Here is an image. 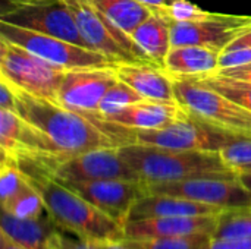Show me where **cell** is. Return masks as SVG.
<instances>
[{
	"instance_id": "obj_1",
	"label": "cell",
	"mask_w": 251,
	"mask_h": 249,
	"mask_svg": "<svg viewBox=\"0 0 251 249\" xmlns=\"http://www.w3.org/2000/svg\"><path fill=\"white\" fill-rule=\"evenodd\" d=\"M13 160L26 182L41 197L47 216L57 229L93 244L125 239L122 225L56 179L37 158L21 153Z\"/></svg>"
},
{
	"instance_id": "obj_2",
	"label": "cell",
	"mask_w": 251,
	"mask_h": 249,
	"mask_svg": "<svg viewBox=\"0 0 251 249\" xmlns=\"http://www.w3.org/2000/svg\"><path fill=\"white\" fill-rule=\"evenodd\" d=\"M13 90L16 113L51 141L59 157L82 154L97 148L118 147L85 114L54 101L31 95L15 87Z\"/></svg>"
},
{
	"instance_id": "obj_3",
	"label": "cell",
	"mask_w": 251,
	"mask_h": 249,
	"mask_svg": "<svg viewBox=\"0 0 251 249\" xmlns=\"http://www.w3.org/2000/svg\"><path fill=\"white\" fill-rule=\"evenodd\" d=\"M124 160L143 182H174L193 178H237L221 153L182 151L144 144L118 147Z\"/></svg>"
},
{
	"instance_id": "obj_4",
	"label": "cell",
	"mask_w": 251,
	"mask_h": 249,
	"mask_svg": "<svg viewBox=\"0 0 251 249\" xmlns=\"http://www.w3.org/2000/svg\"><path fill=\"white\" fill-rule=\"evenodd\" d=\"M171 76L174 79L175 100L190 114L222 131L251 138L249 109L191 76Z\"/></svg>"
},
{
	"instance_id": "obj_5",
	"label": "cell",
	"mask_w": 251,
	"mask_h": 249,
	"mask_svg": "<svg viewBox=\"0 0 251 249\" xmlns=\"http://www.w3.org/2000/svg\"><path fill=\"white\" fill-rule=\"evenodd\" d=\"M240 138L244 136L222 131L207 122H203L184 109V113L165 128L150 131H137L129 128L128 144L156 145L182 151L221 153L226 145L238 141Z\"/></svg>"
},
{
	"instance_id": "obj_6",
	"label": "cell",
	"mask_w": 251,
	"mask_h": 249,
	"mask_svg": "<svg viewBox=\"0 0 251 249\" xmlns=\"http://www.w3.org/2000/svg\"><path fill=\"white\" fill-rule=\"evenodd\" d=\"M66 69L0 37V78L31 95L57 103Z\"/></svg>"
},
{
	"instance_id": "obj_7",
	"label": "cell",
	"mask_w": 251,
	"mask_h": 249,
	"mask_svg": "<svg viewBox=\"0 0 251 249\" xmlns=\"http://www.w3.org/2000/svg\"><path fill=\"white\" fill-rule=\"evenodd\" d=\"M69 6L81 37L88 47L113 60L115 63L153 65L138 48L131 35L116 26L97 10L88 0H65Z\"/></svg>"
},
{
	"instance_id": "obj_8",
	"label": "cell",
	"mask_w": 251,
	"mask_h": 249,
	"mask_svg": "<svg viewBox=\"0 0 251 249\" xmlns=\"http://www.w3.org/2000/svg\"><path fill=\"white\" fill-rule=\"evenodd\" d=\"M29 156L37 158L54 178L63 181H141L138 173L119 154L118 147L97 148L65 157Z\"/></svg>"
},
{
	"instance_id": "obj_9",
	"label": "cell",
	"mask_w": 251,
	"mask_h": 249,
	"mask_svg": "<svg viewBox=\"0 0 251 249\" xmlns=\"http://www.w3.org/2000/svg\"><path fill=\"white\" fill-rule=\"evenodd\" d=\"M0 37L66 70L87 68H116L119 65L91 48H85L60 38L6 22H0Z\"/></svg>"
},
{
	"instance_id": "obj_10",
	"label": "cell",
	"mask_w": 251,
	"mask_h": 249,
	"mask_svg": "<svg viewBox=\"0 0 251 249\" xmlns=\"http://www.w3.org/2000/svg\"><path fill=\"white\" fill-rule=\"evenodd\" d=\"M0 22L12 23L90 48L81 37L76 21L65 0H29L16 3L10 10L1 13Z\"/></svg>"
},
{
	"instance_id": "obj_11",
	"label": "cell",
	"mask_w": 251,
	"mask_h": 249,
	"mask_svg": "<svg viewBox=\"0 0 251 249\" xmlns=\"http://www.w3.org/2000/svg\"><path fill=\"white\" fill-rule=\"evenodd\" d=\"M146 194L182 197L226 208L250 207L251 192L237 178H193L174 182H143Z\"/></svg>"
},
{
	"instance_id": "obj_12",
	"label": "cell",
	"mask_w": 251,
	"mask_h": 249,
	"mask_svg": "<svg viewBox=\"0 0 251 249\" xmlns=\"http://www.w3.org/2000/svg\"><path fill=\"white\" fill-rule=\"evenodd\" d=\"M250 28L251 16L210 12L199 21L171 22V44L172 47L203 45L224 51Z\"/></svg>"
},
{
	"instance_id": "obj_13",
	"label": "cell",
	"mask_w": 251,
	"mask_h": 249,
	"mask_svg": "<svg viewBox=\"0 0 251 249\" xmlns=\"http://www.w3.org/2000/svg\"><path fill=\"white\" fill-rule=\"evenodd\" d=\"M59 181L124 227L132 205L146 194L143 181Z\"/></svg>"
},
{
	"instance_id": "obj_14",
	"label": "cell",
	"mask_w": 251,
	"mask_h": 249,
	"mask_svg": "<svg viewBox=\"0 0 251 249\" xmlns=\"http://www.w3.org/2000/svg\"><path fill=\"white\" fill-rule=\"evenodd\" d=\"M118 81L116 68L66 70L57 94V104L81 114H96L101 98Z\"/></svg>"
},
{
	"instance_id": "obj_15",
	"label": "cell",
	"mask_w": 251,
	"mask_h": 249,
	"mask_svg": "<svg viewBox=\"0 0 251 249\" xmlns=\"http://www.w3.org/2000/svg\"><path fill=\"white\" fill-rule=\"evenodd\" d=\"M218 216H175L131 220L125 225V239L171 238L207 233L212 235Z\"/></svg>"
},
{
	"instance_id": "obj_16",
	"label": "cell",
	"mask_w": 251,
	"mask_h": 249,
	"mask_svg": "<svg viewBox=\"0 0 251 249\" xmlns=\"http://www.w3.org/2000/svg\"><path fill=\"white\" fill-rule=\"evenodd\" d=\"M182 113L184 107L178 101H160L146 98L115 114L104 117L103 120L137 131H150L168 126Z\"/></svg>"
},
{
	"instance_id": "obj_17",
	"label": "cell",
	"mask_w": 251,
	"mask_h": 249,
	"mask_svg": "<svg viewBox=\"0 0 251 249\" xmlns=\"http://www.w3.org/2000/svg\"><path fill=\"white\" fill-rule=\"evenodd\" d=\"M222 211L224 208L221 207L191 201L182 197L163 195V194H144L132 205L128 222L156 219V217H175V216H219Z\"/></svg>"
},
{
	"instance_id": "obj_18",
	"label": "cell",
	"mask_w": 251,
	"mask_h": 249,
	"mask_svg": "<svg viewBox=\"0 0 251 249\" xmlns=\"http://www.w3.org/2000/svg\"><path fill=\"white\" fill-rule=\"evenodd\" d=\"M116 76L147 100L176 101L174 79L160 66L149 63H119Z\"/></svg>"
},
{
	"instance_id": "obj_19",
	"label": "cell",
	"mask_w": 251,
	"mask_h": 249,
	"mask_svg": "<svg viewBox=\"0 0 251 249\" xmlns=\"http://www.w3.org/2000/svg\"><path fill=\"white\" fill-rule=\"evenodd\" d=\"M219 50L203 45L172 47L165 60V69L175 76H204L219 69Z\"/></svg>"
},
{
	"instance_id": "obj_20",
	"label": "cell",
	"mask_w": 251,
	"mask_h": 249,
	"mask_svg": "<svg viewBox=\"0 0 251 249\" xmlns=\"http://www.w3.org/2000/svg\"><path fill=\"white\" fill-rule=\"evenodd\" d=\"M54 229L56 225L49 216L46 219H18L1 211L0 233H4L26 249H54L50 241Z\"/></svg>"
},
{
	"instance_id": "obj_21",
	"label": "cell",
	"mask_w": 251,
	"mask_h": 249,
	"mask_svg": "<svg viewBox=\"0 0 251 249\" xmlns=\"http://www.w3.org/2000/svg\"><path fill=\"white\" fill-rule=\"evenodd\" d=\"M131 38L153 65L165 69L166 56L172 48L171 22L168 19L153 13L132 31Z\"/></svg>"
},
{
	"instance_id": "obj_22",
	"label": "cell",
	"mask_w": 251,
	"mask_h": 249,
	"mask_svg": "<svg viewBox=\"0 0 251 249\" xmlns=\"http://www.w3.org/2000/svg\"><path fill=\"white\" fill-rule=\"evenodd\" d=\"M97 10L109 18L128 35L153 15L151 7L138 0H88Z\"/></svg>"
},
{
	"instance_id": "obj_23",
	"label": "cell",
	"mask_w": 251,
	"mask_h": 249,
	"mask_svg": "<svg viewBox=\"0 0 251 249\" xmlns=\"http://www.w3.org/2000/svg\"><path fill=\"white\" fill-rule=\"evenodd\" d=\"M251 236V205L226 208L218 216L212 239Z\"/></svg>"
},
{
	"instance_id": "obj_24",
	"label": "cell",
	"mask_w": 251,
	"mask_h": 249,
	"mask_svg": "<svg viewBox=\"0 0 251 249\" xmlns=\"http://www.w3.org/2000/svg\"><path fill=\"white\" fill-rule=\"evenodd\" d=\"M212 235L199 233L171 238H149V239H124L132 249H207Z\"/></svg>"
},
{
	"instance_id": "obj_25",
	"label": "cell",
	"mask_w": 251,
	"mask_h": 249,
	"mask_svg": "<svg viewBox=\"0 0 251 249\" xmlns=\"http://www.w3.org/2000/svg\"><path fill=\"white\" fill-rule=\"evenodd\" d=\"M44 210L46 207L41 197L28 182L16 195L1 204V211H6L18 219H38L43 216Z\"/></svg>"
},
{
	"instance_id": "obj_26",
	"label": "cell",
	"mask_w": 251,
	"mask_h": 249,
	"mask_svg": "<svg viewBox=\"0 0 251 249\" xmlns=\"http://www.w3.org/2000/svg\"><path fill=\"white\" fill-rule=\"evenodd\" d=\"M146 100L143 95H140L134 88H131L129 85H126L122 81H118L115 85H112L107 92L104 94V97L101 98L100 104H99V110L96 114V117L104 119L110 114H115L135 103H140Z\"/></svg>"
},
{
	"instance_id": "obj_27",
	"label": "cell",
	"mask_w": 251,
	"mask_h": 249,
	"mask_svg": "<svg viewBox=\"0 0 251 249\" xmlns=\"http://www.w3.org/2000/svg\"><path fill=\"white\" fill-rule=\"evenodd\" d=\"M204 85L216 90L218 92L224 94L225 97L231 98L232 101L241 104L243 107L249 109L251 112V84L225 78V76H218L215 73L212 75H204V76H191Z\"/></svg>"
},
{
	"instance_id": "obj_28",
	"label": "cell",
	"mask_w": 251,
	"mask_h": 249,
	"mask_svg": "<svg viewBox=\"0 0 251 249\" xmlns=\"http://www.w3.org/2000/svg\"><path fill=\"white\" fill-rule=\"evenodd\" d=\"M153 13L163 16L169 22H190L206 18L210 12L203 10L190 0H172L163 6L154 7Z\"/></svg>"
},
{
	"instance_id": "obj_29",
	"label": "cell",
	"mask_w": 251,
	"mask_h": 249,
	"mask_svg": "<svg viewBox=\"0 0 251 249\" xmlns=\"http://www.w3.org/2000/svg\"><path fill=\"white\" fill-rule=\"evenodd\" d=\"M22 117L12 110L0 109V147L1 157H13L16 153V139L22 126Z\"/></svg>"
},
{
	"instance_id": "obj_30",
	"label": "cell",
	"mask_w": 251,
	"mask_h": 249,
	"mask_svg": "<svg viewBox=\"0 0 251 249\" xmlns=\"http://www.w3.org/2000/svg\"><path fill=\"white\" fill-rule=\"evenodd\" d=\"M221 156L224 161L235 172L251 166V138H240L232 144L226 145Z\"/></svg>"
},
{
	"instance_id": "obj_31",
	"label": "cell",
	"mask_w": 251,
	"mask_h": 249,
	"mask_svg": "<svg viewBox=\"0 0 251 249\" xmlns=\"http://www.w3.org/2000/svg\"><path fill=\"white\" fill-rule=\"evenodd\" d=\"M50 241L54 249H99L96 244L79 239L76 236H71V233L63 232L57 227L53 230Z\"/></svg>"
},
{
	"instance_id": "obj_32",
	"label": "cell",
	"mask_w": 251,
	"mask_h": 249,
	"mask_svg": "<svg viewBox=\"0 0 251 249\" xmlns=\"http://www.w3.org/2000/svg\"><path fill=\"white\" fill-rule=\"evenodd\" d=\"M249 63H251V47L222 51L219 57V69L235 68V66H243Z\"/></svg>"
},
{
	"instance_id": "obj_33",
	"label": "cell",
	"mask_w": 251,
	"mask_h": 249,
	"mask_svg": "<svg viewBox=\"0 0 251 249\" xmlns=\"http://www.w3.org/2000/svg\"><path fill=\"white\" fill-rule=\"evenodd\" d=\"M207 249H251V236L212 239Z\"/></svg>"
},
{
	"instance_id": "obj_34",
	"label": "cell",
	"mask_w": 251,
	"mask_h": 249,
	"mask_svg": "<svg viewBox=\"0 0 251 249\" xmlns=\"http://www.w3.org/2000/svg\"><path fill=\"white\" fill-rule=\"evenodd\" d=\"M215 75H218V76H225V78H231V79H237V81H243V82H249V84H251V63H249V65H243V66H235V68L218 69V70L215 72Z\"/></svg>"
},
{
	"instance_id": "obj_35",
	"label": "cell",
	"mask_w": 251,
	"mask_h": 249,
	"mask_svg": "<svg viewBox=\"0 0 251 249\" xmlns=\"http://www.w3.org/2000/svg\"><path fill=\"white\" fill-rule=\"evenodd\" d=\"M0 109L16 112L15 103V90L13 87L3 78H0Z\"/></svg>"
},
{
	"instance_id": "obj_36",
	"label": "cell",
	"mask_w": 251,
	"mask_h": 249,
	"mask_svg": "<svg viewBox=\"0 0 251 249\" xmlns=\"http://www.w3.org/2000/svg\"><path fill=\"white\" fill-rule=\"evenodd\" d=\"M247 47H251V28L247 29L243 35H240L235 41H232L224 51L237 50V48H247Z\"/></svg>"
},
{
	"instance_id": "obj_37",
	"label": "cell",
	"mask_w": 251,
	"mask_h": 249,
	"mask_svg": "<svg viewBox=\"0 0 251 249\" xmlns=\"http://www.w3.org/2000/svg\"><path fill=\"white\" fill-rule=\"evenodd\" d=\"M99 249H132L128 247L124 241H106V242H96Z\"/></svg>"
},
{
	"instance_id": "obj_38",
	"label": "cell",
	"mask_w": 251,
	"mask_h": 249,
	"mask_svg": "<svg viewBox=\"0 0 251 249\" xmlns=\"http://www.w3.org/2000/svg\"><path fill=\"white\" fill-rule=\"evenodd\" d=\"M0 249H26L22 247L21 244H18L16 241L10 239L9 236H6L4 233H0Z\"/></svg>"
},
{
	"instance_id": "obj_39",
	"label": "cell",
	"mask_w": 251,
	"mask_h": 249,
	"mask_svg": "<svg viewBox=\"0 0 251 249\" xmlns=\"http://www.w3.org/2000/svg\"><path fill=\"white\" fill-rule=\"evenodd\" d=\"M237 175H238L240 182L251 192V170H240L237 172Z\"/></svg>"
},
{
	"instance_id": "obj_40",
	"label": "cell",
	"mask_w": 251,
	"mask_h": 249,
	"mask_svg": "<svg viewBox=\"0 0 251 249\" xmlns=\"http://www.w3.org/2000/svg\"><path fill=\"white\" fill-rule=\"evenodd\" d=\"M138 1H141L143 4H146V6L151 7V10H153L154 7H159V6L166 4V0H138Z\"/></svg>"
},
{
	"instance_id": "obj_41",
	"label": "cell",
	"mask_w": 251,
	"mask_h": 249,
	"mask_svg": "<svg viewBox=\"0 0 251 249\" xmlns=\"http://www.w3.org/2000/svg\"><path fill=\"white\" fill-rule=\"evenodd\" d=\"M6 1H9L10 7H9L7 10H10V9H12V7H13V6L16 4V3H22V1H29V0H6ZM7 10H6V12H7ZM3 13H4V12H3Z\"/></svg>"
},
{
	"instance_id": "obj_42",
	"label": "cell",
	"mask_w": 251,
	"mask_h": 249,
	"mask_svg": "<svg viewBox=\"0 0 251 249\" xmlns=\"http://www.w3.org/2000/svg\"><path fill=\"white\" fill-rule=\"evenodd\" d=\"M243 170H251V166H249V167H246V169H243ZM240 172V170H238Z\"/></svg>"
}]
</instances>
